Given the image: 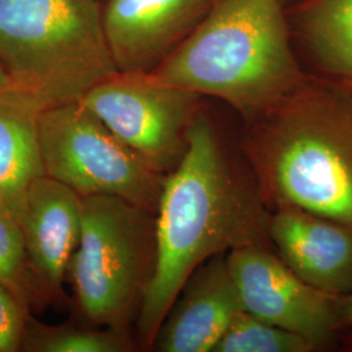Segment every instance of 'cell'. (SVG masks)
Returning a JSON list of instances; mask_svg holds the SVG:
<instances>
[{
  "instance_id": "7c38bea8",
  "label": "cell",
  "mask_w": 352,
  "mask_h": 352,
  "mask_svg": "<svg viewBox=\"0 0 352 352\" xmlns=\"http://www.w3.org/2000/svg\"><path fill=\"white\" fill-rule=\"evenodd\" d=\"M81 217L82 197L50 176H39L26 192L20 226L28 266L49 298L62 292L80 239Z\"/></svg>"
},
{
  "instance_id": "9c48e42d",
  "label": "cell",
  "mask_w": 352,
  "mask_h": 352,
  "mask_svg": "<svg viewBox=\"0 0 352 352\" xmlns=\"http://www.w3.org/2000/svg\"><path fill=\"white\" fill-rule=\"evenodd\" d=\"M217 0H107L103 25L119 72H151L189 37Z\"/></svg>"
},
{
  "instance_id": "ac0fdd59",
  "label": "cell",
  "mask_w": 352,
  "mask_h": 352,
  "mask_svg": "<svg viewBox=\"0 0 352 352\" xmlns=\"http://www.w3.org/2000/svg\"><path fill=\"white\" fill-rule=\"evenodd\" d=\"M29 300L0 283V352L21 351L29 320Z\"/></svg>"
},
{
  "instance_id": "6da1fadb",
  "label": "cell",
  "mask_w": 352,
  "mask_h": 352,
  "mask_svg": "<svg viewBox=\"0 0 352 352\" xmlns=\"http://www.w3.org/2000/svg\"><path fill=\"white\" fill-rule=\"evenodd\" d=\"M270 217L250 167L241 170L202 113L183 161L164 177L155 270L136 320L140 347L151 350L176 296L204 263L245 247L273 250Z\"/></svg>"
},
{
  "instance_id": "7a4b0ae2",
  "label": "cell",
  "mask_w": 352,
  "mask_h": 352,
  "mask_svg": "<svg viewBox=\"0 0 352 352\" xmlns=\"http://www.w3.org/2000/svg\"><path fill=\"white\" fill-rule=\"evenodd\" d=\"M240 151L270 208H298L352 228V85L308 74L245 120Z\"/></svg>"
},
{
  "instance_id": "e0dca14e",
  "label": "cell",
  "mask_w": 352,
  "mask_h": 352,
  "mask_svg": "<svg viewBox=\"0 0 352 352\" xmlns=\"http://www.w3.org/2000/svg\"><path fill=\"white\" fill-rule=\"evenodd\" d=\"M29 266L20 223L0 208V283L29 300Z\"/></svg>"
},
{
  "instance_id": "52a82bcc",
  "label": "cell",
  "mask_w": 352,
  "mask_h": 352,
  "mask_svg": "<svg viewBox=\"0 0 352 352\" xmlns=\"http://www.w3.org/2000/svg\"><path fill=\"white\" fill-rule=\"evenodd\" d=\"M204 98L151 72H116L80 102L145 164L166 176L188 151L189 132L202 113Z\"/></svg>"
},
{
  "instance_id": "3957f363",
  "label": "cell",
  "mask_w": 352,
  "mask_h": 352,
  "mask_svg": "<svg viewBox=\"0 0 352 352\" xmlns=\"http://www.w3.org/2000/svg\"><path fill=\"white\" fill-rule=\"evenodd\" d=\"M151 74L226 102L244 122L274 107L308 76L294 49L285 0H217Z\"/></svg>"
},
{
  "instance_id": "5b68a950",
  "label": "cell",
  "mask_w": 352,
  "mask_h": 352,
  "mask_svg": "<svg viewBox=\"0 0 352 352\" xmlns=\"http://www.w3.org/2000/svg\"><path fill=\"white\" fill-rule=\"evenodd\" d=\"M155 263V214L119 197H82L68 274L84 320L100 327L136 324Z\"/></svg>"
},
{
  "instance_id": "ba28073f",
  "label": "cell",
  "mask_w": 352,
  "mask_h": 352,
  "mask_svg": "<svg viewBox=\"0 0 352 352\" xmlns=\"http://www.w3.org/2000/svg\"><path fill=\"white\" fill-rule=\"evenodd\" d=\"M226 260L244 312L300 336L316 351L340 344L338 296L305 283L270 248H239Z\"/></svg>"
},
{
  "instance_id": "ffe728a7",
  "label": "cell",
  "mask_w": 352,
  "mask_h": 352,
  "mask_svg": "<svg viewBox=\"0 0 352 352\" xmlns=\"http://www.w3.org/2000/svg\"><path fill=\"white\" fill-rule=\"evenodd\" d=\"M10 84H11V82H10L8 77H7L6 72H4V69H3V68H1V65H0V90H1V89L7 88Z\"/></svg>"
},
{
  "instance_id": "30bf717a",
  "label": "cell",
  "mask_w": 352,
  "mask_h": 352,
  "mask_svg": "<svg viewBox=\"0 0 352 352\" xmlns=\"http://www.w3.org/2000/svg\"><path fill=\"white\" fill-rule=\"evenodd\" d=\"M244 312L226 254L208 260L188 278L151 344L157 352H213Z\"/></svg>"
},
{
  "instance_id": "44dd1931",
  "label": "cell",
  "mask_w": 352,
  "mask_h": 352,
  "mask_svg": "<svg viewBox=\"0 0 352 352\" xmlns=\"http://www.w3.org/2000/svg\"><path fill=\"white\" fill-rule=\"evenodd\" d=\"M294 1H296V0H285L286 6H289V4H291V3H294Z\"/></svg>"
},
{
  "instance_id": "d6986e66",
  "label": "cell",
  "mask_w": 352,
  "mask_h": 352,
  "mask_svg": "<svg viewBox=\"0 0 352 352\" xmlns=\"http://www.w3.org/2000/svg\"><path fill=\"white\" fill-rule=\"evenodd\" d=\"M338 321L340 344L344 350L352 351V294L338 296Z\"/></svg>"
},
{
  "instance_id": "8fae6325",
  "label": "cell",
  "mask_w": 352,
  "mask_h": 352,
  "mask_svg": "<svg viewBox=\"0 0 352 352\" xmlns=\"http://www.w3.org/2000/svg\"><path fill=\"white\" fill-rule=\"evenodd\" d=\"M269 235L278 257L312 287L352 294V228L298 208L272 212Z\"/></svg>"
},
{
  "instance_id": "4fadbf2b",
  "label": "cell",
  "mask_w": 352,
  "mask_h": 352,
  "mask_svg": "<svg viewBox=\"0 0 352 352\" xmlns=\"http://www.w3.org/2000/svg\"><path fill=\"white\" fill-rule=\"evenodd\" d=\"M46 107L23 89L0 90V208L20 223L26 192L45 175L39 118Z\"/></svg>"
},
{
  "instance_id": "5bb4252c",
  "label": "cell",
  "mask_w": 352,
  "mask_h": 352,
  "mask_svg": "<svg viewBox=\"0 0 352 352\" xmlns=\"http://www.w3.org/2000/svg\"><path fill=\"white\" fill-rule=\"evenodd\" d=\"M287 17L312 75L352 85V0H296Z\"/></svg>"
},
{
  "instance_id": "8992f818",
  "label": "cell",
  "mask_w": 352,
  "mask_h": 352,
  "mask_svg": "<svg viewBox=\"0 0 352 352\" xmlns=\"http://www.w3.org/2000/svg\"><path fill=\"white\" fill-rule=\"evenodd\" d=\"M39 141L45 175L81 197L113 196L157 213L166 176L145 164L81 102L45 109Z\"/></svg>"
},
{
  "instance_id": "277c9868",
  "label": "cell",
  "mask_w": 352,
  "mask_h": 352,
  "mask_svg": "<svg viewBox=\"0 0 352 352\" xmlns=\"http://www.w3.org/2000/svg\"><path fill=\"white\" fill-rule=\"evenodd\" d=\"M0 65L52 107L81 101L118 71L100 0H0Z\"/></svg>"
},
{
  "instance_id": "2e32d148",
  "label": "cell",
  "mask_w": 352,
  "mask_h": 352,
  "mask_svg": "<svg viewBox=\"0 0 352 352\" xmlns=\"http://www.w3.org/2000/svg\"><path fill=\"white\" fill-rule=\"evenodd\" d=\"M315 347L300 336L241 312L213 352H311Z\"/></svg>"
},
{
  "instance_id": "9a60e30c",
  "label": "cell",
  "mask_w": 352,
  "mask_h": 352,
  "mask_svg": "<svg viewBox=\"0 0 352 352\" xmlns=\"http://www.w3.org/2000/svg\"><path fill=\"white\" fill-rule=\"evenodd\" d=\"M129 327H82L45 325L29 317L21 351L129 352L139 344L132 340Z\"/></svg>"
}]
</instances>
